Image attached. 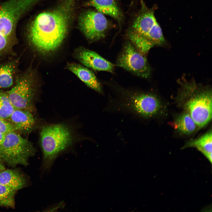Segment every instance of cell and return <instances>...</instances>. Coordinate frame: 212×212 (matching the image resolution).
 <instances>
[{"label":"cell","instance_id":"1","mask_svg":"<svg viewBox=\"0 0 212 212\" xmlns=\"http://www.w3.org/2000/svg\"><path fill=\"white\" fill-rule=\"evenodd\" d=\"M75 0H63L54 10L39 14L28 29V38L38 51L51 53L61 45L67 34Z\"/></svg>","mask_w":212,"mask_h":212},{"label":"cell","instance_id":"2","mask_svg":"<svg viewBox=\"0 0 212 212\" xmlns=\"http://www.w3.org/2000/svg\"><path fill=\"white\" fill-rule=\"evenodd\" d=\"M179 82L178 97L184 111L190 115L198 128L204 127L212 118L211 88L198 84L193 80H183Z\"/></svg>","mask_w":212,"mask_h":212},{"label":"cell","instance_id":"3","mask_svg":"<svg viewBox=\"0 0 212 212\" xmlns=\"http://www.w3.org/2000/svg\"><path fill=\"white\" fill-rule=\"evenodd\" d=\"M40 137L45 170L51 167L58 155L71 145L74 140L71 129L62 124L43 126L40 130Z\"/></svg>","mask_w":212,"mask_h":212},{"label":"cell","instance_id":"4","mask_svg":"<svg viewBox=\"0 0 212 212\" xmlns=\"http://www.w3.org/2000/svg\"><path fill=\"white\" fill-rule=\"evenodd\" d=\"M112 108L144 118L155 115L161 104L155 95L149 93L125 92L119 100L110 101Z\"/></svg>","mask_w":212,"mask_h":212},{"label":"cell","instance_id":"5","mask_svg":"<svg viewBox=\"0 0 212 212\" xmlns=\"http://www.w3.org/2000/svg\"><path fill=\"white\" fill-rule=\"evenodd\" d=\"M35 149L27 139L11 131L6 134L0 146V159L9 165H26L28 159L35 154Z\"/></svg>","mask_w":212,"mask_h":212},{"label":"cell","instance_id":"6","mask_svg":"<svg viewBox=\"0 0 212 212\" xmlns=\"http://www.w3.org/2000/svg\"><path fill=\"white\" fill-rule=\"evenodd\" d=\"M139 12L133 21L132 30L151 43L154 46L163 45L165 39L153 9L148 7L142 0Z\"/></svg>","mask_w":212,"mask_h":212},{"label":"cell","instance_id":"7","mask_svg":"<svg viewBox=\"0 0 212 212\" xmlns=\"http://www.w3.org/2000/svg\"><path fill=\"white\" fill-rule=\"evenodd\" d=\"M6 92L15 109L32 111L35 89L30 74L25 73L17 78L15 86Z\"/></svg>","mask_w":212,"mask_h":212},{"label":"cell","instance_id":"8","mask_svg":"<svg viewBox=\"0 0 212 212\" xmlns=\"http://www.w3.org/2000/svg\"><path fill=\"white\" fill-rule=\"evenodd\" d=\"M117 65L142 78H148L151 70L145 56L130 42L125 44L116 62Z\"/></svg>","mask_w":212,"mask_h":212},{"label":"cell","instance_id":"9","mask_svg":"<svg viewBox=\"0 0 212 212\" xmlns=\"http://www.w3.org/2000/svg\"><path fill=\"white\" fill-rule=\"evenodd\" d=\"M80 28L85 37L91 41L104 37L109 23L104 15L98 11L88 10L83 12L79 19Z\"/></svg>","mask_w":212,"mask_h":212},{"label":"cell","instance_id":"10","mask_svg":"<svg viewBox=\"0 0 212 212\" xmlns=\"http://www.w3.org/2000/svg\"><path fill=\"white\" fill-rule=\"evenodd\" d=\"M74 54L76 58L87 68L96 71L113 72L114 65L94 51L80 47L75 50Z\"/></svg>","mask_w":212,"mask_h":212},{"label":"cell","instance_id":"11","mask_svg":"<svg viewBox=\"0 0 212 212\" xmlns=\"http://www.w3.org/2000/svg\"><path fill=\"white\" fill-rule=\"evenodd\" d=\"M32 112L27 110L15 109L6 121L16 131L29 133L33 129L36 123L35 119Z\"/></svg>","mask_w":212,"mask_h":212},{"label":"cell","instance_id":"12","mask_svg":"<svg viewBox=\"0 0 212 212\" xmlns=\"http://www.w3.org/2000/svg\"><path fill=\"white\" fill-rule=\"evenodd\" d=\"M67 68L88 87L99 93L102 92L101 84L95 75L87 67L76 63H70L67 64Z\"/></svg>","mask_w":212,"mask_h":212},{"label":"cell","instance_id":"13","mask_svg":"<svg viewBox=\"0 0 212 212\" xmlns=\"http://www.w3.org/2000/svg\"><path fill=\"white\" fill-rule=\"evenodd\" d=\"M95 8L99 12L110 16L120 23L122 14L115 0H90L86 4Z\"/></svg>","mask_w":212,"mask_h":212},{"label":"cell","instance_id":"14","mask_svg":"<svg viewBox=\"0 0 212 212\" xmlns=\"http://www.w3.org/2000/svg\"><path fill=\"white\" fill-rule=\"evenodd\" d=\"M212 142V131L211 130L198 138L188 141L182 148H195L211 163Z\"/></svg>","mask_w":212,"mask_h":212},{"label":"cell","instance_id":"15","mask_svg":"<svg viewBox=\"0 0 212 212\" xmlns=\"http://www.w3.org/2000/svg\"><path fill=\"white\" fill-rule=\"evenodd\" d=\"M0 183L16 191L24 188L26 180L24 177L16 170H4L0 171Z\"/></svg>","mask_w":212,"mask_h":212},{"label":"cell","instance_id":"16","mask_svg":"<svg viewBox=\"0 0 212 212\" xmlns=\"http://www.w3.org/2000/svg\"><path fill=\"white\" fill-rule=\"evenodd\" d=\"M172 125L177 131L184 135L191 134L198 128L190 115L185 111L177 116Z\"/></svg>","mask_w":212,"mask_h":212},{"label":"cell","instance_id":"17","mask_svg":"<svg viewBox=\"0 0 212 212\" xmlns=\"http://www.w3.org/2000/svg\"><path fill=\"white\" fill-rule=\"evenodd\" d=\"M130 42L135 48L145 56L149 50L154 47L153 44L147 39L131 29L127 33Z\"/></svg>","mask_w":212,"mask_h":212},{"label":"cell","instance_id":"18","mask_svg":"<svg viewBox=\"0 0 212 212\" xmlns=\"http://www.w3.org/2000/svg\"><path fill=\"white\" fill-rule=\"evenodd\" d=\"M15 66L14 62H11L0 66V88L9 87L13 84Z\"/></svg>","mask_w":212,"mask_h":212},{"label":"cell","instance_id":"19","mask_svg":"<svg viewBox=\"0 0 212 212\" xmlns=\"http://www.w3.org/2000/svg\"><path fill=\"white\" fill-rule=\"evenodd\" d=\"M15 109L6 92L0 90V118L7 120Z\"/></svg>","mask_w":212,"mask_h":212},{"label":"cell","instance_id":"20","mask_svg":"<svg viewBox=\"0 0 212 212\" xmlns=\"http://www.w3.org/2000/svg\"><path fill=\"white\" fill-rule=\"evenodd\" d=\"M16 191L0 183V206L14 207Z\"/></svg>","mask_w":212,"mask_h":212},{"label":"cell","instance_id":"21","mask_svg":"<svg viewBox=\"0 0 212 212\" xmlns=\"http://www.w3.org/2000/svg\"><path fill=\"white\" fill-rule=\"evenodd\" d=\"M16 131L15 128L9 122L0 118V132L6 134Z\"/></svg>","mask_w":212,"mask_h":212},{"label":"cell","instance_id":"22","mask_svg":"<svg viewBox=\"0 0 212 212\" xmlns=\"http://www.w3.org/2000/svg\"><path fill=\"white\" fill-rule=\"evenodd\" d=\"M9 39L0 33V53L7 46Z\"/></svg>","mask_w":212,"mask_h":212},{"label":"cell","instance_id":"23","mask_svg":"<svg viewBox=\"0 0 212 212\" xmlns=\"http://www.w3.org/2000/svg\"><path fill=\"white\" fill-rule=\"evenodd\" d=\"M6 134L0 132V146L3 143Z\"/></svg>","mask_w":212,"mask_h":212},{"label":"cell","instance_id":"24","mask_svg":"<svg viewBox=\"0 0 212 212\" xmlns=\"http://www.w3.org/2000/svg\"><path fill=\"white\" fill-rule=\"evenodd\" d=\"M4 169V166L0 162V172Z\"/></svg>","mask_w":212,"mask_h":212}]
</instances>
